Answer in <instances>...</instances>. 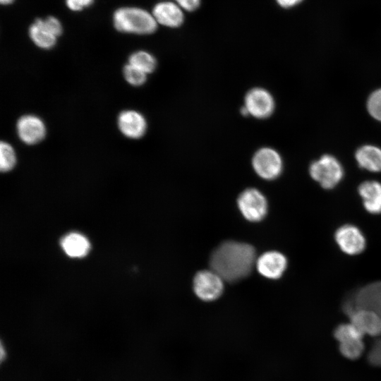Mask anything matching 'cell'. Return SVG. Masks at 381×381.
<instances>
[{"label": "cell", "mask_w": 381, "mask_h": 381, "mask_svg": "<svg viewBox=\"0 0 381 381\" xmlns=\"http://www.w3.org/2000/svg\"><path fill=\"white\" fill-rule=\"evenodd\" d=\"M120 131L127 138L138 139L146 133L147 124L144 116L135 110H125L118 118Z\"/></svg>", "instance_id": "14"}, {"label": "cell", "mask_w": 381, "mask_h": 381, "mask_svg": "<svg viewBox=\"0 0 381 381\" xmlns=\"http://www.w3.org/2000/svg\"><path fill=\"white\" fill-rule=\"evenodd\" d=\"M334 337L339 342L340 353L345 358L355 360L363 353L364 335L351 322L339 325L334 331Z\"/></svg>", "instance_id": "5"}, {"label": "cell", "mask_w": 381, "mask_h": 381, "mask_svg": "<svg viewBox=\"0 0 381 381\" xmlns=\"http://www.w3.org/2000/svg\"><path fill=\"white\" fill-rule=\"evenodd\" d=\"M334 239L341 250L350 255L362 253L366 246L363 234L353 224L339 227L334 234Z\"/></svg>", "instance_id": "11"}, {"label": "cell", "mask_w": 381, "mask_h": 381, "mask_svg": "<svg viewBox=\"0 0 381 381\" xmlns=\"http://www.w3.org/2000/svg\"><path fill=\"white\" fill-rule=\"evenodd\" d=\"M239 210L250 222H259L266 215L267 202L263 194L256 188H247L237 199Z\"/></svg>", "instance_id": "7"}, {"label": "cell", "mask_w": 381, "mask_h": 381, "mask_svg": "<svg viewBox=\"0 0 381 381\" xmlns=\"http://www.w3.org/2000/svg\"><path fill=\"white\" fill-rule=\"evenodd\" d=\"M343 307L368 308L381 318V282L369 284L357 290L345 301Z\"/></svg>", "instance_id": "10"}, {"label": "cell", "mask_w": 381, "mask_h": 381, "mask_svg": "<svg viewBox=\"0 0 381 381\" xmlns=\"http://www.w3.org/2000/svg\"><path fill=\"white\" fill-rule=\"evenodd\" d=\"M5 353H4V346L3 345L1 344V359L3 360L5 357Z\"/></svg>", "instance_id": "28"}, {"label": "cell", "mask_w": 381, "mask_h": 381, "mask_svg": "<svg viewBox=\"0 0 381 381\" xmlns=\"http://www.w3.org/2000/svg\"><path fill=\"white\" fill-rule=\"evenodd\" d=\"M356 159L363 169L372 172L381 171V149L373 145H364L356 152Z\"/></svg>", "instance_id": "19"}, {"label": "cell", "mask_w": 381, "mask_h": 381, "mask_svg": "<svg viewBox=\"0 0 381 381\" xmlns=\"http://www.w3.org/2000/svg\"><path fill=\"white\" fill-rule=\"evenodd\" d=\"M351 322L364 336L381 337V318L374 310L364 308L343 307Z\"/></svg>", "instance_id": "8"}, {"label": "cell", "mask_w": 381, "mask_h": 381, "mask_svg": "<svg viewBox=\"0 0 381 381\" xmlns=\"http://www.w3.org/2000/svg\"><path fill=\"white\" fill-rule=\"evenodd\" d=\"M114 28L120 32L149 35L156 31L157 23L152 13L138 7H123L114 13Z\"/></svg>", "instance_id": "2"}, {"label": "cell", "mask_w": 381, "mask_h": 381, "mask_svg": "<svg viewBox=\"0 0 381 381\" xmlns=\"http://www.w3.org/2000/svg\"><path fill=\"white\" fill-rule=\"evenodd\" d=\"M367 107L370 114L375 119L381 121V88L370 95Z\"/></svg>", "instance_id": "23"}, {"label": "cell", "mask_w": 381, "mask_h": 381, "mask_svg": "<svg viewBox=\"0 0 381 381\" xmlns=\"http://www.w3.org/2000/svg\"><path fill=\"white\" fill-rule=\"evenodd\" d=\"M365 210L371 214L381 213V183L376 181H366L358 188Z\"/></svg>", "instance_id": "16"}, {"label": "cell", "mask_w": 381, "mask_h": 381, "mask_svg": "<svg viewBox=\"0 0 381 381\" xmlns=\"http://www.w3.org/2000/svg\"><path fill=\"white\" fill-rule=\"evenodd\" d=\"M183 10L187 11H194L197 10L200 5V0H173Z\"/></svg>", "instance_id": "24"}, {"label": "cell", "mask_w": 381, "mask_h": 381, "mask_svg": "<svg viewBox=\"0 0 381 381\" xmlns=\"http://www.w3.org/2000/svg\"><path fill=\"white\" fill-rule=\"evenodd\" d=\"M255 266L263 277L277 279L282 277L287 267V259L278 251H267L257 260Z\"/></svg>", "instance_id": "13"}, {"label": "cell", "mask_w": 381, "mask_h": 381, "mask_svg": "<svg viewBox=\"0 0 381 381\" xmlns=\"http://www.w3.org/2000/svg\"><path fill=\"white\" fill-rule=\"evenodd\" d=\"M126 81L133 86H140L147 80V74L135 66L128 64L123 68Z\"/></svg>", "instance_id": "22"}, {"label": "cell", "mask_w": 381, "mask_h": 381, "mask_svg": "<svg viewBox=\"0 0 381 381\" xmlns=\"http://www.w3.org/2000/svg\"><path fill=\"white\" fill-rule=\"evenodd\" d=\"M17 133L24 143L35 145L45 137L46 127L43 121L38 116L25 115L17 122Z\"/></svg>", "instance_id": "12"}, {"label": "cell", "mask_w": 381, "mask_h": 381, "mask_svg": "<svg viewBox=\"0 0 381 381\" xmlns=\"http://www.w3.org/2000/svg\"><path fill=\"white\" fill-rule=\"evenodd\" d=\"M252 167L262 179L273 180L278 178L283 170V161L280 154L270 147H262L253 155Z\"/></svg>", "instance_id": "4"}, {"label": "cell", "mask_w": 381, "mask_h": 381, "mask_svg": "<svg viewBox=\"0 0 381 381\" xmlns=\"http://www.w3.org/2000/svg\"><path fill=\"white\" fill-rule=\"evenodd\" d=\"M276 1L281 7L289 8L297 6L303 0H276Z\"/></svg>", "instance_id": "26"}, {"label": "cell", "mask_w": 381, "mask_h": 381, "mask_svg": "<svg viewBox=\"0 0 381 381\" xmlns=\"http://www.w3.org/2000/svg\"><path fill=\"white\" fill-rule=\"evenodd\" d=\"M309 172L312 179L325 189L334 188L344 176V169L339 162L328 155L313 162Z\"/></svg>", "instance_id": "3"}, {"label": "cell", "mask_w": 381, "mask_h": 381, "mask_svg": "<svg viewBox=\"0 0 381 381\" xmlns=\"http://www.w3.org/2000/svg\"><path fill=\"white\" fill-rule=\"evenodd\" d=\"M65 253L71 258L85 256L90 249L88 239L81 234L73 232L66 234L61 241Z\"/></svg>", "instance_id": "18"}, {"label": "cell", "mask_w": 381, "mask_h": 381, "mask_svg": "<svg viewBox=\"0 0 381 381\" xmlns=\"http://www.w3.org/2000/svg\"><path fill=\"white\" fill-rule=\"evenodd\" d=\"M92 1L93 0H66V4L69 9L78 11L89 6Z\"/></svg>", "instance_id": "25"}, {"label": "cell", "mask_w": 381, "mask_h": 381, "mask_svg": "<svg viewBox=\"0 0 381 381\" xmlns=\"http://www.w3.org/2000/svg\"><path fill=\"white\" fill-rule=\"evenodd\" d=\"M29 35L32 41L40 48L49 49L56 42L57 37L53 33L44 21L37 18L29 28Z\"/></svg>", "instance_id": "17"}, {"label": "cell", "mask_w": 381, "mask_h": 381, "mask_svg": "<svg viewBox=\"0 0 381 381\" xmlns=\"http://www.w3.org/2000/svg\"><path fill=\"white\" fill-rule=\"evenodd\" d=\"M13 1V0H0V2L3 5H8L11 4Z\"/></svg>", "instance_id": "27"}, {"label": "cell", "mask_w": 381, "mask_h": 381, "mask_svg": "<svg viewBox=\"0 0 381 381\" xmlns=\"http://www.w3.org/2000/svg\"><path fill=\"white\" fill-rule=\"evenodd\" d=\"M128 64L145 73H152L157 66L155 57L146 51H137L133 53L128 60Z\"/></svg>", "instance_id": "20"}, {"label": "cell", "mask_w": 381, "mask_h": 381, "mask_svg": "<svg viewBox=\"0 0 381 381\" xmlns=\"http://www.w3.org/2000/svg\"><path fill=\"white\" fill-rule=\"evenodd\" d=\"M256 260L255 250L251 245L227 241L213 251L210 266L224 281L235 282L250 273Z\"/></svg>", "instance_id": "1"}, {"label": "cell", "mask_w": 381, "mask_h": 381, "mask_svg": "<svg viewBox=\"0 0 381 381\" xmlns=\"http://www.w3.org/2000/svg\"><path fill=\"white\" fill-rule=\"evenodd\" d=\"M16 164V155L13 147L6 142L0 144V169L2 172L11 170Z\"/></svg>", "instance_id": "21"}, {"label": "cell", "mask_w": 381, "mask_h": 381, "mask_svg": "<svg viewBox=\"0 0 381 381\" xmlns=\"http://www.w3.org/2000/svg\"><path fill=\"white\" fill-rule=\"evenodd\" d=\"M223 282L222 278L213 270H202L194 277L193 290L202 301H212L222 295Z\"/></svg>", "instance_id": "9"}, {"label": "cell", "mask_w": 381, "mask_h": 381, "mask_svg": "<svg viewBox=\"0 0 381 381\" xmlns=\"http://www.w3.org/2000/svg\"><path fill=\"white\" fill-rule=\"evenodd\" d=\"M243 107L248 116L257 119H265L273 114L275 102L272 95L267 89L255 87L245 95Z\"/></svg>", "instance_id": "6"}, {"label": "cell", "mask_w": 381, "mask_h": 381, "mask_svg": "<svg viewBox=\"0 0 381 381\" xmlns=\"http://www.w3.org/2000/svg\"><path fill=\"white\" fill-rule=\"evenodd\" d=\"M152 14L157 23L169 28L180 27L184 21L183 9L174 1L157 3Z\"/></svg>", "instance_id": "15"}]
</instances>
